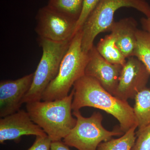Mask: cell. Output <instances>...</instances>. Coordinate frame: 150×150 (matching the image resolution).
Masks as SVG:
<instances>
[{"label": "cell", "instance_id": "obj_22", "mask_svg": "<svg viewBox=\"0 0 150 150\" xmlns=\"http://www.w3.org/2000/svg\"><path fill=\"white\" fill-rule=\"evenodd\" d=\"M141 23L144 30L150 34V13L146 18L141 19Z\"/></svg>", "mask_w": 150, "mask_h": 150}, {"label": "cell", "instance_id": "obj_6", "mask_svg": "<svg viewBox=\"0 0 150 150\" xmlns=\"http://www.w3.org/2000/svg\"><path fill=\"white\" fill-rule=\"evenodd\" d=\"M73 115L76 118V123L63 139L69 146L79 150H97L100 143L124 134L119 129L110 131L104 128L103 117L99 112H94L88 118L83 116L79 110H73Z\"/></svg>", "mask_w": 150, "mask_h": 150}, {"label": "cell", "instance_id": "obj_10", "mask_svg": "<svg viewBox=\"0 0 150 150\" xmlns=\"http://www.w3.org/2000/svg\"><path fill=\"white\" fill-rule=\"evenodd\" d=\"M43 129L32 121L27 111L19 110L0 119V143L19 141L22 136H45Z\"/></svg>", "mask_w": 150, "mask_h": 150}, {"label": "cell", "instance_id": "obj_20", "mask_svg": "<svg viewBox=\"0 0 150 150\" xmlns=\"http://www.w3.org/2000/svg\"><path fill=\"white\" fill-rule=\"evenodd\" d=\"M51 142L47 135L36 136L33 144L27 150H50Z\"/></svg>", "mask_w": 150, "mask_h": 150}, {"label": "cell", "instance_id": "obj_12", "mask_svg": "<svg viewBox=\"0 0 150 150\" xmlns=\"http://www.w3.org/2000/svg\"><path fill=\"white\" fill-rule=\"evenodd\" d=\"M137 23L133 18L114 22L110 31L116 38V43L126 59L134 56L137 45Z\"/></svg>", "mask_w": 150, "mask_h": 150}, {"label": "cell", "instance_id": "obj_8", "mask_svg": "<svg viewBox=\"0 0 150 150\" xmlns=\"http://www.w3.org/2000/svg\"><path fill=\"white\" fill-rule=\"evenodd\" d=\"M150 76V73L139 59L136 56L127 58L113 95L125 101L134 99L138 93L146 88Z\"/></svg>", "mask_w": 150, "mask_h": 150}, {"label": "cell", "instance_id": "obj_11", "mask_svg": "<svg viewBox=\"0 0 150 150\" xmlns=\"http://www.w3.org/2000/svg\"><path fill=\"white\" fill-rule=\"evenodd\" d=\"M34 73L16 80L0 82V117H5L20 110L23 100L29 90Z\"/></svg>", "mask_w": 150, "mask_h": 150}, {"label": "cell", "instance_id": "obj_5", "mask_svg": "<svg viewBox=\"0 0 150 150\" xmlns=\"http://www.w3.org/2000/svg\"><path fill=\"white\" fill-rule=\"evenodd\" d=\"M72 40L55 42L38 37V43L43 51L42 57L34 73L31 87L23 100V103L41 100L44 91L58 74L62 59Z\"/></svg>", "mask_w": 150, "mask_h": 150}, {"label": "cell", "instance_id": "obj_18", "mask_svg": "<svg viewBox=\"0 0 150 150\" xmlns=\"http://www.w3.org/2000/svg\"><path fill=\"white\" fill-rule=\"evenodd\" d=\"M137 139L131 150H150V124L136 131Z\"/></svg>", "mask_w": 150, "mask_h": 150}, {"label": "cell", "instance_id": "obj_14", "mask_svg": "<svg viewBox=\"0 0 150 150\" xmlns=\"http://www.w3.org/2000/svg\"><path fill=\"white\" fill-rule=\"evenodd\" d=\"M134 114L138 123V130L150 124V89H144L138 93L135 98Z\"/></svg>", "mask_w": 150, "mask_h": 150}, {"label": "cell", "instance_id": "obj_19", "mask_svg": "<svg viewBox=\"0 0 150 150\" xmlns=\"http://www.w3.org/2000/svg\"><path fill=\"white\" fill-rule=\"evenodd\" d=\"M99 1V0H84L83 8L80 16L77 21L75 32L76 33L81 29L87 19Z\"/></svg>", "mask_w": 150, "mask_h": 150}, {"label": "cell", "instance_id": "obj_1", "mask_svg": "<svg viewBox=\"0 0 150 150\" xmlns=\"http://www.w3.org/2000/svg\"><path fill=\"white\" fill-rule=\"evenodd\" d=\"M73 89V110L86 107L103 110L118 120L119 129L124 134L134 126L138 127L134 108L127 101L119 99L105 89L95 79L84 75L75 83Z\"/></svg>", "mask_w": 150, "mask_h": 150}, {"label": "cell", "instance_id": "obj_17", "mask_svg": "<svg viewBox=\"0 0 150 150\" xmlns=\"http://www.w3.org/2000/svg\"><path fill=\"white\" fill-rule=\"evenodd\" d=\"M137 37L134 56L143 63L150 74V34L144 30L138 29Z\"/></svg>", "mask_w": 150, "mask_h": 150}, {"label": "cell", "instance_id": "obj_21", "mask_svg": "<svg viewBox=\"0 0 150 150\" xmlns=\"http://www.w3.org/2000/svg\"><path fill=\"white\" fill-rule=\"evenodd\" d=\"M50 150H71L64 142L60 141H53L51 142Z\"/></svg>", "mask_w": 150, "mask_h": 150}, {"label": "cell", "instance_id": "obj_4", "mask_svg": "<svg viewBox=\"0 0 150 150\" xmlns=\"http://www.w3.org/2000/svg\"><path fill=\"white\" fill-rule=\"evenodd\" d=\"M122 7L133 8L146 16L150 13V7L145 0H99L82 28L81 47L88 54L93 47L98 35L110 31L114 23V15Z\"/></svg>", "mask_w": 150, "mask_h": 150}, {"label": "cell", "instance_id": "obj_15", "mask_svg": "<svg viewBox=\"0 0 150 150\" xmlns=\"http://www.w3.org/2000/svg\"><path fill=\"white\" fill-rule=\"evenodd\" d=\"M84 0H49V7L77 21L83 8Z\"/></svg>", "mask_w": 150, "mask_h": 150}, {"label": "cell", "instance_id": "obj_2", "mask_svg": "<svg viewBox=\"0 0 150 150\" xmlns=\"http://www.w3.org/2000/svg\"><path fill=\"white\" fill-rule=\"evenodd\" d=\"M74 96L73 89L69 95L62 99L26 103V111L32 121L52 142L64 139L76 125V118L72 112Z\"/></svg>", "mask_w": 150, "mask_h": 150}, {"label": "cell", "instance_id": "obj_9", "mask_svg": "<svg viewBox=\"0 0 150 150\" xmlns=\"http://www.w3.org/2000/svg\"><path fill=\"white\" fill-rule=\"evenodd\" d=\"M85 75L95 79L103 87L113 95L118 86L123 66L113 64L102 57L93 46L88 53Z\"/></svg>", "mask_w": 150, "mask_h": 150}, {"label": "cell", "instance_id": "obj_7", "mask_svg": "<svg viewBox=\"0 0 150 150\" xmlns=\"http://www.w3.org/2000/svg\"><path fill=\"white\" fill-rule=\"evenodd\" d=\"M36 19L35 32L40 38L63 42L72 39L76 33L77 21L47 5L39 9Z\"/></svg>", "mask_w": 150, "mask_h": 150}, {"label": "cell", "instance_id": "obj_13", "mask_svg": "<svg viewBox=\"0 0 150 150\" xmlns=\"http://www.w3.org/2000/svg\"><path fill=\"white\" fill-rule=\"evenodd\" d=\"M96 48L99 54L109 63L121 66L126 64L127 59L116 45L113 33H110L100 39Z\"/></svg>", "mask_w": 150, "mask_h": 150}, {"label": "cell", "instance_id": "obj_16", "mask_svg": "<svg viewBox=\"0 0 150 150\" xmlns=\"http://www.w3.org/2000/svg\"><path fill=\"white\" fill-rule=\"evenodd\" d=\"M134 126L124 133L121 137L102 142L98 146L97 150H131L137 139L136 130Z\"/></svg>", "mask_w": 150, "mask_h": 150}, {"label": "cell", "instance_id": "obj_3", "mask_svg": "<svg viewBox=\"0 0 150 150\" xmlns=\"http://www.w3.org/2000/svg\"><path fill=\"white\" fill-rule=\"evenodd\" d=\"M81 39L82 28L74 35L58 74L44 91L41 100H54L67 96L75 83L84 76L88 56L83 51Z\"/></svg>", "mask_w": 150, "mask_h": 150}]
</instances>
